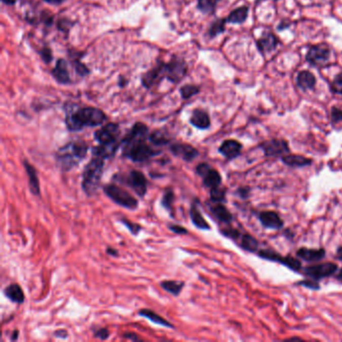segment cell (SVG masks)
Returning a JSON list of instances; mask_svg holds the SVG:
<instances>
[{"mask_svg": "<svg viewBox=\"0 0 342 342\" xmlns=\"http://www.w3.org/2000/svg\"><path fill=\"white\" fill-rule=\"evenodd\" d=\"M120 128L117 124H107L95 133V139L98 142V147L93 148V156L103 160L112 158L121 147L119 141Z\"/></svg>", "mask_w": 342, "mask_h": 342, "instance_id": "2", "label": "cell"}, {"mask_svg": "<svg viewBox=\"0 0 342 342\" xmlns=\"http://www.w3.org/2000/svg\"><path fill=\"white\" fill-rule=\"evenodd\" d=\"M184 286H185L184 282L176 281V280H166L161 283V287L163 289H165L169 293L173 294L175 296H178L181 293Z\"/></svg>", "mask_w": 342, "mask_h": 342, "instance_id": "30", "label": "cell"}, {"mask_svg": "<svg viewBox=\"0 0 342 342\" xmlns=\"http://www.w3.org/2000/svg\"><path fill=\"white\" fill-rule=\"evenodd\" d=\"M133 333H126L124 335V337L126 338H129V339H132V340H139V337L137 335H132Z\"/></svg>", "mask_w": 342, "mask_h": 342, "instance_id": "48", "label": "cell"}, {"mask_svg": "<svg viewBox=\"0 0 342 342\" xmlns=\"http://www.w3.org/2000/svg\"><path fill=\"white\" fill-rule=\"evenodd\" d=\"M190 122L194 127L200 130H206L211 125L209 115L202 109H195L193 111Z\"/></svg>", "mask_w": 342, "mask_h": 342, "instance_id": "21", "label": "cell"}, {"mask_svg": "<svg viewBox=\"0 0 342 342\" xmlns=\"http://www.w3.org/2000/svg\"><path fill=\"white\" fill-rule=\"evenodd\" d=\"M247 15H248V7L242 6L232 11L228 16L227 21L230 23H243L247 18Z\"/></svg>", "mask_w": 342, "mask_h": 342, "instance_id": "31", "label": "cell"}, {"mask_svg": "<svg viewBox=\"0 0 342 342\" xmlns=\"http://www.w3.org/2000/svg\"><path fill=\"white\" fill-rule=\"evenodd\" d=\"M89 147L85 142H70L60 147L55 155L57 166L64 172L77 167L87 156Z\"/></svg>", "mask_w": 342, "mask_h": 342, "instance_id": "4", "label": "cell"}, {"mask_svg": "<svg viewBox=\"0 0 342 342\" xmlns=\"http://www.w3.org/2000/svg\"><path fill=\"white\" fill-rule=\"evenodd\" d=\"M260 147L262 148L264 155L269 158L279 156L283 157V155H287L290 151L289 145L286 141L277 139L266 141L260 145Z\"/></svg>", "mask_w": 342, "mask_h": 342, "instance_id": "11", "label": "cell"}, {"mask_svg": "<svg viewBox=\"0 0 342 342\" xmlns=\"http://www.w3.org/2000/svg\"><path fill=\"white\" fill-rule=\"evenodd\" d=\"M338 280H340V281H342V269L339 271V273L337 274V277H336Z\"/></svg>", "mask_w": 342, "mask_h": 342, "instance_id": "53", "label": "cell"}, {"mask_svg": "<svg viewBox=\"0 0 342 342\" xmlns=\"http://www.w3.org/2000/svg\"><path fill=\"white\" fill-rule=\"evenodd\" d=\"M282 162L292 168H303L312 164V160L300 155H286L282 157Z\"/></svg>", "mask_w": 342, "mask_h": 342, "instance_id": "22", "label": "cell"}, {"mask_svg": "<svg viewBox=\"0 0 342 342\" xmlns=\"http://www.w3.org/2000/svg\"><path fill=\"white\" fill-rule=\"evenodd\" d=\"M103 168L104 160L95 156L86 166L83 174L82 187L87 195L94 196L97 193L101 182Z\"/></svg>", "mask_w": 342, "mask_h": 342, "instance_id": "5", "label": "cell"}, {"mask_svg": "<svg viewBox=\"0 0 342 342\" xmlns=\"http://www.w3.org/2000/svg\"><path fill=\"white\" fill-rule=\"evenodd\" d=\"M336 258H337L338 260L342 261V246L338 247V249H337V252H336Z\"/></svg>", "mask_w": 342, "mask_h": 342, "instance_id": "49", "label": "cell"}, {"mask_svg": "<svg viewBox=\"0 0 342 342\" xmlns=\"http://www.w3.org/2000/svg\"><path fill=\"white\" fill-rule=\"evenodd\" d=\"M277 44H278L277 39L271 33L264 34L257 42L258 49H260V51L262 52H269V51L274 50L277 47Z\"/></svg>", "mask_w": 342, "mask_h": 342, "instance_id": "25", "label": "cell"}, {"mask_svg": "<svg viewBox=\"0 0 342 342\" xmlns=\"http://www.w3.org/2000/svg\"><path fill=\"white\" fill-rule=\"evenodd\" d=\"M331 89H332L333 93L342 95V73H339L338 75H336V78L334 79V81L332 83Z\"/></svg>", "mask_w": 342, "mask_h": 342, "instance_id": "39", "label": "cell"}, {"mask_svg": "<svg viewBox=\"0 0 342 342\" xmlns=\"http://www.w3.org/2000/svg\"><path fill=\"white\" fill-rule=\"evenodd\" d=\"M148 139L156 146H163V145H166V144L169 143L168 139L160 131H156V132L151 133L148 136Z\"/></svg>", "mask_w": 342, "mask_h": 342, "instance_id": "34", "label": "cell"}, {"mask_svg": "<svg viewBox=\"0 0 342 342\" xmlns=\"http://www.w3.org/2000/svg\"><path fill=\"white\" fill-rule=\"evenodd\" d=\"M16 1H17V0H2V2H3V3H5V4H8V5H12V4L16 3Z\"/></svg>", "mask_w": 342, "mask_h": 342, "instance_id": "51", "label": "cell"}, {"mask_svg": "<svg viewBox=\"0 0 342 342\" xmlns=\"http://www.w3.org/2000/svg\"><path fill=\"white\" fill-rule=\"evenodd\" d=\"M219 0H199L198 8L204 13L214 12Z\"/></svg>", "mask_w": 342, "mask_h": 342, "instance_id": "32", "label": "cell"}, {"mask_svg": "<svg viewBox=\"0 0 342 342\" xmlns=\"http://www.w3.org/2000/svg\"><path fill=\"white\" fill-rule=\"evenodd\" d=\"M147 138V126L142 123H137L121 142L123 155L137 163L145 162L154 156L159 155V150H155L146 143Z\"/></svg>", "mask_w": 342, "mask_h": 342, "instance_id": "1", "label": "cell"}, {"mask_svg": "<svg viewBox=\"0 0 342 342\" xmlns=\"http://www.w3.org/2000/svg\"><path fill=\"white\" fill-rule=\"evenodd\" d=\"M338 270V265L333 262H326L321 264H316L312 266H307L303 269V273L311 279L319 281L323 278L332 276Z\"/></svg>", "mask_w": 342, "mask_h": 342, "instance_id": "7", "label": "cell"}, {"mask_svg": "<svg viewBox=\"0 0 342 342\" xmlns=\"http://www.w3.org/2000/svg\"><path fill=\"white\" fill-rule=\"evenodd\" d=\"M250 192L251 190L249 187H241L238 189V194L242 199H247L250 195Z\"/></svg>", "mask_w": 342, "mask_h": 342, "instance_id": "46", "label": "cell"}, {"mask_svg": "<svg viewBox=\"0 0 342 342\" xmlns=\"http://www.w3.org/2000/svg\"><path fill=\"white\" fill-rule=\"evenodd\" d=\"M329 56L330 50L324 45L314 46L307 52V60L313 65H322L329 59Z\"/></svg>", "mask_w": 342, "mask_h": 342, "instance_id": "13", "label": "cell"}, {"mask_svg": "<svg viewBox=\"0 0 342 342\" xmlns=\"http://www.w3.org/2000/svg\"><path fill=\"white\" fill-rule=\"evenodd\" d=\"M210 209H211V212L213 213V215L220 222H223V223H231L232 222L233 216H232L231 212L224 205H222V203H215V205L212 206Z\"/></svg>", "mask_w": 342, "mask_h": 342, "instance_id": "23", "label": "cell"}, {"mask_svg": "<svg viewBox=\"0 0 342 342\" xmlns=\"http://www.w3.org/2000/svg\"><path fill=\"white\" fill-rule=\"evenodd\" d=\"M174 202V193L171 190H168L162 199V206L168 211H172V205Z\"/></svg>", "mask_w": 342, "mask_h": 342, "instance_id": "37", "label": "cell"}, {"mask_svg": "<svg viewBox=\"0 0 342 342\" xmlns=\"http://www.w3.org/2000/svg\"><path fill=\"white\" fill-rule=\"evenodd\" d=\"M23 165H24L25 171H26L27 176H28L29 187H30L31 193L35 196L41 195L40 181H39V177H37V174H36V171H35L34 167L32 165H30L27 161H24Z\"/></svg>", "mask_w": 342, "mask_h": 342, "instance_id": "19", "label": "cell"}, {"mask_svg": "<svg viewBox=\"0 0 342 342\" xmlns=\"http://www.w3.org/2000/svg\"><path fill=\"white\" fill-rule=\"evenodd\" d=\"M186 72L187 64L185 60L181 58L176 57L166 64V78L174 84L181 82L186 75Z\"/></svg>", "mask_w": 342, "mask_h": 342, "instance_id": "10", "label": "cell"}, {"mask_svg": "<svg viewBox=\"0 0 342 342\" xmlns=\"http://www.w3.org/2000/svg\"><path fill=\"white\" fill-rule=\"evenodd\" d=\"M190 216H191V220H192L193 224L195 225L197 228H199L201 230H210L211 229L210 225L207 223V221L205 220V218L203 217V215L199 211L196 204H193L192 207H191Z\"/></svg>", "mask_w": 342, "mask_h": 342, "instance_id": "26", "label": "cell"}, {"mask_svg": "<svg viewBox=\"0 0 342 342\" xmlns=\"http://www.w3.org/2000/svg\"><path fill=\"white\" fill-rule=\"evenodd\" d=\"M258 256L269 261H273L279 264H282L286 266L287 268L293 270V271H299L302 268L301 262L297 259H295L291 256H281L279 253L270 250V249H264L258 252Z\"/></svg>", "mask_w": 342, "mask_h": 342, "instance_id": "8", "label": "cell"}, {"mask_svg": "<svg viewBox=\"0 0 342 342\" xmlns=\"http://www.w3.org/2000/svg\"><path fill=\"white\" fill-rule=\"evenodd\" d=\"M197 173L203 178L204 185L210 190L213 188L220 187L221 182H222V177L220 173L217 170L213 169L210 165L206 163L200 164L197 168Z\"/></svg>", "mask_w": 342, "mask_h": 342, "instance_id": "9", "label": "cell"}, {"mask_svg": "<svg viewBox=\"0 0 342 342\" xmlns=\"http://www.w3.org/2000/svg\"><path fill=\"white\" fill-rule=\"evenodd\" d=\"M52 75L60 84H68L70 82L67 64L63 59H58L55 67L52 69Z\"/></svg>", "mask_w": 342, "mask_h": 342, "instance_id": "20", "label": "cell"}, {"mask_svg": "<svg viewBox=\"0 0 342 342\" xmlns=\"http://www.w3.org/2000/svg\"><path fill=\"white\" fill-rule=\"evenodd\" d=\"M199 88L196 87V86H192V85H187V86H184L181 88V95L183 98L187 99V98H190L193 96L197 95L199 93Z\"/></svg>", "mask_w": 342, "mask_h": 342, "instance_id": "36", "label": "cell"}, {"mask_svg": "<svg viewBox=\"0 0 342 342\" xmlns=\"http://www.w3.org/2000/svg\"><path fill=\"white\" fill-rule=\"evenodd\" d=\"M106 252H107L109 255H112V256H118V251H116L115 249H110V248H108V249L106 250Z\"/></svg>", "mask_w": 342, "mask_h": 342, "instance_id": "50", "label": "cell"}, {"mask_svg": "<svg viewBox=\"0 0 342 342\" xmlns=\"http://www.w3.org/2000/svg\"><path fill=\"white\" fill-rule=\"evenodd\" d=\"M210 197L213 203H222L225 201L226 191L224 189H221L220 187L213 188L210 190Z\"/></svg>", "mask_w": 342, "mask_h": 342, "instance_id": "35", "label": "cell"}, {"mask_svg": "<svg viewBox=\"0 0 342 342\" xmlns=\"http://www.w3.org/2000/svg\"><path fill=\"white\" fill-rule=\"evenodd\" d=\"M225 19H218L215 22L212 23L210 30H209V34L211 36H216L220 33H222L225 30Z\"/></svg>", "mask_w": 342, "mask_h": 342, "instance_id": "33", "label": "cell"}, {"mask_svg": "<svg viewBox=\"0 0 342 342\" xmlns=\"http://www.w3.org/2000/svg\"><path fill=\"white\" fill-rule=\"evenodd\" d=\"M242 144L235 140H227L225 141L220 147L219 151L223 155L227 160H234L238 156H240L242 150Z\"/></svg>", "mask_w": 342, "mask_h": 342, "instance_id": "16", "label": "cell"}, {"mask_svg": "<svg viewBox=\"0 0 342 342\" xmlns=\"http://www.w3.org/2000/svg\"><path fill=\"white\" fill-rule=\"evenodd\" d=\"M315 83H316L315 77L310 71H307V70L301 71L297 77V85L303 91L313 89L315 86Z\"/></svg>", "mask_w": 342, "mask_h": 342, "instance_id": "24", "label": "cell"}, {"mask_svg": "<svg viewBox=\"0 0 342 342\" xmlns=\"http://www.w3.org/2000/svg\"><path fill=\"white\" fill-rule=\"evenodd\" d=\"M41 54H42V57L43 59L45 60V62L47 63H49L52 59V53H51V50L49 49H43L41 51Z\"/></svg>", "mask_w": 342, "mask_h": 342, "instance_id": "45", "label": "cell"}, {"mask_svg": "<svg viewBox=\"0 0 342 342\" xmlns=\"http://www.w3.org/2000/svg\"><path fill=\"white\" fill-rule=\"evenodd\" d=\"M297 284H299L301 286H304V287H307V288H310V289H314V290H317V289L320 288L318 281H316L314 279H311V278H307L306 280L300 281Z\"/></svg>", "mask_w": 342, "mask_h": 342, "instance_id": "38", "label": "cell"}, {"mask_svg": "<svg viewBox=\"0 0 342 342\" xmlns=\"http://www.w3.org/2000/svg\"><path fill=\"white\" fill-rule=\"evenodd\" d=\"M95 335H96V337H98L99 339L104 340V339L108 338L109 332H108V330L106 328H100V329H98V330H97L95 332Z\"/></svg>", "mask_w": 342, "mask_h": 342, "instance_id": "43", "label": "cell"}, {"mask_svg": "<svg viewBox=\"0 0 342 342\" xmlns=\"http://www.w3.org/2000/svg\"><path fill=\"white\" fill-rule=\"evenodd\" d=\"M47 2H49V3H54V4H56V3H61V2H63L64 0H46Z\"/></svg>", "mask_w": 342, "mask_h": 342, "instance_id": "52", "label": "cell"}, {"mask_svg": "<svg viewBox=\"0 0 342 342\" xmlns=\"http://www.w3.org/2000/svg\"><path fill=\"white\" fill-rule=\"evenodd\" d=\"M103 191L110 200H112L116 204L124 208L132 209V210L138 208V205H139L138 200L134 196L131 195L129 192H127L126 190H124L123 188L117 185H113V184L106 185L104 186Z\"/></svg>", "mask_w": 342, "mask_h": 342, "instance_id": "6", "label": "cell"}, {"mask_svg": "<svg viewBox=\"0 0 342 342\" xmlns=\"http://www.w3.org/2000/svg\"><path fill=\"white\" fill-rule=\"evenodd\" d=\"M288 340H292V341H293V340H302V339H301V338H293V337H292V338H289Z\"/></svg>", "mask_w": 342, "mask_h": 342, "instance_id": "54", "label": "cell"}, {"mask_svg": "<svg viewBox=\"0 0 342 342\" xmlns=\"http://www.w3.org/2000/svg\"><path fill=\"white\" fill-rule=\"evenodd\" d=\"M331 119L333 123H339L342 121V110L338 107H333L331 109Z\"/></svg>", "mask_w": 342, "mask_h": 342, "instance_id": "41", "label": "cell"}, {"mask_svg": "<svg viewBox=\"0 0 342 342\" xmlns=\"http://www.w3.org/2000/svg\"><path fill=\"white\" fill-rule=\"evenodd\" d=\"M171 151L176 157H179L187 162H191L199 155V151L190 145L187 144H175L171 147Z\"/></svg>", "mask_w": 342, "mask_h": 342, "instance_id": "18", "label": "cell"}, {"mask_svg": "<svg viewBox=\"0 0 342 342\" xmlns=\"http://www.w3.org/2000/svg\"><path fill=\"white\" fill-rule=\"evenodd\" d=\"M55 336L56 337H61V338H64L67 336V333L65 330H58L55 332Z\"/></svg>", "mask_w": 342, "mask_h": 342, "instance_id": "47", "label": "cell"}, {"mask_svg": "<svg viewBox=\"0 0 342 342\" xmlns=\"http://www.w3.org/2000/svg\"><path fill=\"white\" fill-rule=\"evenodd\" d=\"M296 255H297V257H299L300 259H302L306 262H318L325 257L326 252L322 248L309 249V248L302 247V248L297 250Z\"/></svg>", "mask_w": 342, "mask_h": 342, "instance_id": "17", "label": "cell"}, {"mask_svg": "<svg viewBox=\"0 0 342 342\" xmlns=\"http://www.w3.org/2000/svg\"><path fill=\"white\" fill-rule=\"evenodd\" d=\"M169 229L174 232V233H177V234H187L188 231L187 229L179 226V225H169Z\"/></svg>", "mask_w": 342, "mask_h": 342, "instance_id": "44", "label": "cell"}, {"mask_svg": "<svg viewBox=\"0 0 342 342\" xmlns=\"http://www.w3.org/2000/svg\"><path fill=\"white\" fill-rule=\"evenodd\" d=\"M238 242L242 249H244L245 251L250 252V253L257 251L258 246H259L257 239L253 237L252 235H250L249 233H242Z\"/></svg>", "mask_w": 342, "mask_h": 342, "instance_id": "29", "label": "cell"}, {"mask_svg": "<svg viewBox=\"0 0 342 342\" xmlns=\"http://www.w3.org/2000/svg\"><path fill=\"white\" fill-rule=\"evenodd\" d=\"M106 120L105 113L96 107H84L66 116V126L69 131L78 132L85 127H97Z\"/></svg>", "mask_w": 342, "mask_h": 342, "instance_id": "3", "label": "cell"}, {"mask_svg": "<svg viewBox=\"0 0 342 342\" xmlns=\"http://www.w3.org/2000/svg\"><path fill=\"white\" fill-rule=\"evenodd\" d=\"M139 314L145 318H147L148 320H150L151 322H154L155 324H159L161 326H165V327H169V328H173V325L167 321L166 319H164L162 316H160L159 314H157L156 312L148 310V309H142Z\"/></svg>", "mask_w": 342, "mask_h": 342, "instance_id": "28", "label": "cell"}, {"mask_svg": "<svg viewBox=\"0 0 342 342\" xmlns=\"http://www.w3.org/2000/svg\"><path fill=\"white\" fill-rule=\"evenodd\" d=\"M134 235H137L139 232H140V230H141V226L140 225H138V224H134L133 222H131V221H128V220H125V219H123L122 221H121Z\"/></svg>", "mask_w": 342, "mask_h": 342, "instance_id": "40", "label": "cell"}, {"mask_svg": "<svg viewBox=\"0 0 342 342\" xmlns=\"http://www.w3.org/2000/svg\"><path fill=\"white\" fill-rule=\"evenodd\" d=\"M127 185L140 197H144L147 194V179L140 171H132L129 174L127 178Z\"/></svg>", "mask_w": 342, "mask_h": 342, "instance_id": "12", "label": "cell"}, {"mask_svg": "<svg viewBox=\"0 0 342 342\" xmlns=\"http://www.w3.org/2000/svg\"><path fill=\"white\" fill-rule=\"evenodd\" d=\"M258 218L262 226L267 229L279 230L283 228L284 226V222L282 218L279 216L278 213L273 212V211H263L259 213Z\"/></svg>", "mask_w": 342, "mask_h": 342, "instance_id": "14", "label": "cell"}, {"mask_svg": "<svg viewBox=\"0 0 342 342\" xmlns=\"http://www.w3.org/2000/svg\"><path fill=\"white\" fill-rule=\"evenodd\" d=\"M164 78H166V63L159 64L157 67L150 69L143 77L142 83L143 86L147 89L160 83Z\"/></svg>", "mask_w": 342, "mask_h": 342, "instance_id": "15", "label": "cell"}, {"mask_svg": "<svg viewBox=\"0 0 342 342\" xmlns=\"http://www.w3.org/2000/svg\"><path fill=\"white\" fill-rule=\"evenodd\" d=\"M5 296L15 303H22L24 301V294L18 284H11L4 290Z\"/></svg>", "mask_w": 342, "mask_h": 342, "instance_id": "27", "label": "cell"}, {"mask_svg": "<svg viewBox=\"0 0 342 342\" xmlns=\"http://www.w3.org/2000/svg\"><path fill=\"white\" fill-rule=\"evenodd\" d=\"M75 69H77L78 73L81 74V75H87L90 72V70L88 69V67L84 63H82L80 61H75Z\"/></svg>", "mask_w": 342, "mask_h": 342, "instance_id": "42", "label": "cell"}]
</instances>
